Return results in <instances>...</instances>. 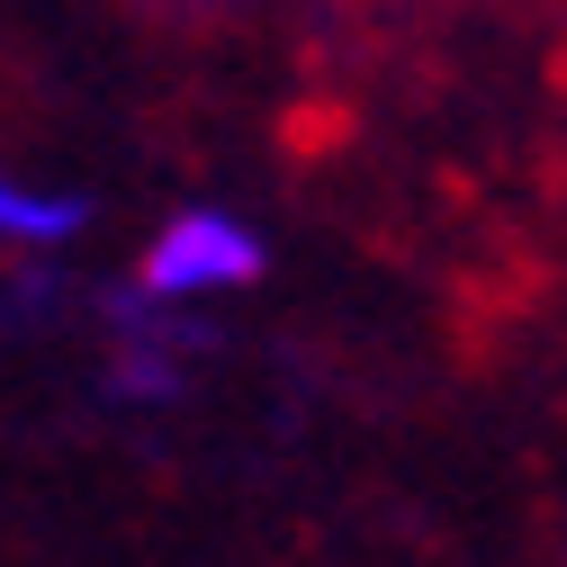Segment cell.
I'll use <instances>...</instances> for the list:
<instances>
[{
  "label": "cell",
  "instance_id": "obj_1",
  "mask_svg": "<svg viewBox=\"0 0 567 567\" xmlns=\"http://www.w3.org/2000/svg\"><path fill=\"white\" fill-rule=\"evenodd\" d=\"M261 270H270V244L244 217H226V207H181V217L145 244V261H135V289H145L154 307H172V298L252 289Z\"/></svg>",
  "mask_w": 567,
  "mask_h": 567
},
{
  "label": "cell",
  "instance_id": "obj_2",
  "mask_svg": "<svg viewBox=\"0 0 567 567\" xmlns=\"http://www.w3.org/2000/svg\"><path fill=\"white\" fill-rule=\"evenodd\" d=\"M82 217H91V198L28 189V181L0 172V235H10V244H63V235H82Z\"/></svg>",
  "mask_w": 567,
  "mask_h": 567
}]
</instances>
